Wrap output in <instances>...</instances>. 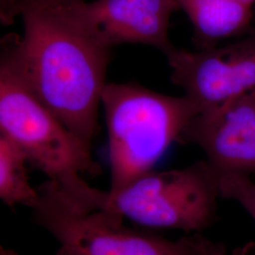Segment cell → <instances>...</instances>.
<instances>
[{"mask_svg": "<svg viewBox=\"0 0 255 255\" xmlns=\"http://www.w3.org/2000/svg\"><path fill=\"white\" fill-rule=\"evenodd\" d=\"M22 36L1 41L0 60L76 135L91 143L105 88L111 50L59 6L23 10Z\"/></svg>", "mask_w": 255, "mask_h": 255, "instance_id": "obj_1", "label": "cell"}, {"mask_svg": "<svg viewBox=\"0 0 255 255\" xmlns=\"http://www.w3.org/2000/svg\"><path fill=\"white\" fill-rule=\"evenodd\" d=\"M33 222L60 244L55 255H227L228 249L201 234L177 240L129 228L119 214L92 207L48 179L39 186Z\"/></svg>", "mask_w": 255, "mask_h": 255, "instance_id": "obj_2", "label": "cell"}, {"mask_svg": "<svg viewBox=\"0 0 255 255\" xmlns=\"http://www.w3.org/2000/svg\"><path fill=\"white\" fill-rule=\"evenodd\" d=\"M101 105L108 131L110 192L152 170L201 112L186 96H168L136 83H107Z\"/></svg>", "mask_w": 255, "mask_h": 255, "instance_id": "obj_3", "label": "cell"}, {"mask_svg": "<svg viewBox=\"0 0 255 255\" xmlns=\"http://www.w3.org/2000/svg\"><path fill=\"white\" fill-rule=\"evenodd\" d=\"M92 207L109 210L147 228L178 229L201 234L219 218V176L206 160L186 167L140 176L117 192L84 180L73 190Z\"/></svg>", "mask_w": 255, "mask_h": 255, "instance_id": "obj_4", "label": "cell"}, {"mask_svg": "<svg viewBox=\"0 0 255 255\" xmlns=\"http://www.w3.org/2000/svg\"><path fill=\"white\" fill-rule=\"evenodd\" d=\"M0 132L13 140L29 164L48 179L101 174L91 143L76 135L30 89L8 63L0 60Z\"/></svg>", "mask_w": 255, "mask_h": 255, "instance_id": "obj_5", "label": "cell"}, {"mask_svg": "<svg viewBox=\"0 0 255 255\" xmlns=\"http://www.w3.org/2000/svg\"><path fill=\"white\" fill-rule=\"evenodd\" d=\"M165 57L171 82L201 112L255 89V27L225 46L195 51L175 47Z\"/></svg>", "mask_w": 255, "mask_h": 255, "instance_id": "obj_6", "label": "cell"}, {"mask_svg": "<svg viewBox=\"0 0 255 255\" xmlns=\"http://www.w3.org/2000/svg\"><path fill=\"white\" fill-rule=\"evenodd\" d=\"M101 46L122 44L154 47L165 56L175 46L170 21L181 10L177 0H74L59 5Z\"/></svg>", "mask_w": 255, "mask_h": 255, "instance_id": "obj_7", "label": "cell"}, {"mask_svg": "<svg viewBox=\"0 0 255 255\" xmlns=\"http://www.w3.org/2000/svg\"><path fill=\"white\" fill-rule=\"evenodd\" d=\"M179 142L199 146L219 177L255 173V89L200 112Z\"/></svg>", "mask_w": 255, "mask_h": 255, "instance_id": "obj_8", "label": "cell"}, {"mask_svg": "<svg viewBox=\"0 0 255 255\" xmlns=\"http://www.w3.org/2000/svg\"><path fill=\"white\" fill-rule=\"evenodd\" d=\"M190 20L197 49L246 35L254 28V7L241 0H177Z\"/></svg>", "mask_w": 255, "mask_h": 255, "instance_id": "obj_9", "label": "cell"}, {"mask_svg": "<svg viewBox=\"0 0 255 255\" xmlns=\"http://www.w3.org/2000/svg\"><path fill=\"white\" fill-rule=\"evenodd\" d=\"M24 150L9 137L0 132V199L13 209L18 205L32 208L39 193L29 182Z\"/></svg>", "mask_w": 255, "mask_h": 255, "instance_id": "obj_10", "label": "cell"}, {"mask_svg": "<svg viewBox=\"0 0 255 255\" xmlns=\"http://www.w3.org/2000/svg\"><path fill=\"white\" fill-rule=\"evenodd\" d=\"M219 182L221 198L237 202L255 221V183L250 175L226 174Z\"/></svg>", "mask_w": 255, "mask_h": 255, "instance_id": "obj_11", "label": "cell"}, {"mask_svg": "<svg viewBox=\"0 0 255 255\" xmlns=\"http://www.w3.org/2000/svg\"><path fill=\"white\" fill-rule=\"evenodd\" d=\"M71 1L74 0H16L15 13H16V16H18L20 13L25 9L54 7V6L63 5Z\"/></svg>", "mask_w": 255, "mask_h": 255, "instance_id": "obj_12", "label": "cell"}, {"mask_svg": "<svg viewBox=\"0 0 255 255\" xmlns=\"http://www.w3.org/2000/svg\"><path fill=\"white\" fill-rule=\"evenodd\" d=\"M16 0H0V20L3 25H10L16 18Z\"/></svg>", "mask_w": 255, "mask_h": 255, "instance_id": "obj_13", "label": "cell"}, {"mask_svg": "<svg viewBox=\"0 0 255 255\" xmlns=\"http://www.w3.org/2000/svg\"><path fill=\"white\" fill-rule=\"evenodd\" d=\"M228 255H255V248L249 246L241 247L235 250L233 253H229Z\"/></svg>", "mask_w": 255, "mask_h": 255, "instance_id": "obj_14", "label": "cell"}, {"mask_svg": "<svg viewBox=\"0 0 255 255\" xmlns=\"http://www.w3.org/2000/svg\"><path fill=\"white\" fill-rule=\"evenodd\" d=\"M241 1L245 2V3L249 4V5H251V6H253V7L255 5V0H241Z\"/></svg>", "mask_w": 255, "mask_h": 255, "instance_id": "obj_15", "label": "cell"}]
</instances>
